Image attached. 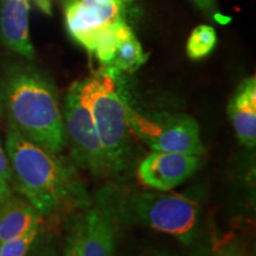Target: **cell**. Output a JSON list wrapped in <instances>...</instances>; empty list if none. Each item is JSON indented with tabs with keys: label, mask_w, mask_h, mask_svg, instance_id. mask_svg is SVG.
Listing matches in <instances>:
<instances>
[{
	"label": "cell",
	"mask_w": 256,
	"mask_h": 256,
	"mask_svg": "<svg viewBox=\"0 0 256 256\" xmlns=\"http://www.w3.org/2000/svg\"><path fill=\"white\" fill-rule=\"evenodd\" d=\"M6 152L16 186L40 214L84 194L72 166L30 142L12 124L6 134Z\"/></svg>",
	"instance_id": "obj_1"
},
{
	"label": "cell",
	"mask_w": 256,
	"mask_h": 256,
	"mask_svg": "<svg viewBox=\"0 0 256 256\" xmlns=\"http://www.w3.org/2000/svg\"><path fill=\"white\" fill-rule=\"evenodd\" d=\"M6 106L12 126L22 136L51 153L66 144L62 112L54 87L40 72L14 69L5 84Z\"/></svg>",
	"instance_id": "obj_2"
},
{
	"label": "cell",
	"mask_w": 256,
	"mask_h": 256,
	"mask_svg": "<svg viewBox=\"0 0 256 256\" xmlns=\"http://www.w3.org/2000/svg\"><path fill=\"white\" fill-rule=\"evenodd\" d=\"M115 70L104 66L98 75L82 81L96 132L107 160L110 174L126 168L130 154V106L115 83Z\"/></svg>",
	"instance_id": "obj_3"
},
{
	"label": "cell",
	"mask_w": 256,
	"mask_h": 256,
	"mask_svg": "<svg viewBox=\"0 0 256 256\" xmlns=\"http://www.w3.org/2000/svg\"><path fill=\"white\" fill-rule=\"evenodd\" d=\"M112 203L115 218L138 223L174 236L184 244L196 238L200 208L196 200L177 194L138 192Z\"/></svg>",
	"instance_id": "obj_4"
},
{
	"label": "cell",
	"mask_w": 256,
	"mask_h": 256,
	"mask_svg": "<svg viewBox=\"0 0 256 256\" xmlns=\"http://www.w3.org/2000/svg\"><path fill=\"white\" fill-rule=\"evenodd\" d=\"M130 132L152 151L174 152L200 156L203 142L198 122L186 114H142L130 108Z\"/></svg>",
	"instance_id": "obj_5"
},
{
	"label": "cell",
	"mask_w": 256,
	"mask_h": 256,
	"mask_svg": "<svg viewBox=\"0 0 256 256\" xmlns=\"http://www.w3.org/2000/svg\"><path fill=\"white\" fill-rule=\"evenodd\" d=\"M63 121L74 162L95 176L110 174L82 82L74 83L66 94Z\"/></svg>",
	"instance_id": "obj_6"
},
{
	"label": "cell",
	"mask_w": 256,
	"mask_h": 256,
	"mask_svg": "<svg viewBox=\"0 0 256 256\" xmlns=\"http://www.w3.org/2000/svg\"><path fill=\"white\" fill-rule=\"evenodd\" d=\"M64 6L69 32L90 54L102 34L124 20L120 0H66Z\"/></svg>",
	"instance_id": "obj_7"
},
{
	"label": "cell",
	"mask_w": 256,
	"mask_h": 256,
	"mask_svg": "<svg viewBox=\"0 0 256 256\" xmlns=\"http://www.w3.org/2000/svg\"><path fill=\"white\" fill-rule=\"evenodd\" d=\"M198 156L153 151L138 166V177L146 186L158 191L174 190L200 168Z\"/></svg>",
	"instance_id": "obj_8"
},
{
	"label": "cell",
	"mask_w": 256,
	"mask_h": 256,
	"mask_svg": "<svg viewBox=\"0 0 256 256\" xmlns=\"http://www.w3.org/2000/svg\"><path fill=\"white\" fill-rule=\"evenodd\" d=\"M112 203L102 202L89 211L72 238L75 256H114L115 228Z\"/></svg>",
	"instance_id": "obj_9"
},
{
	"label": "cell",
	"mask_w": 256,
	"mask_h": 256,
	"mask_svg": "<svg viewBox=\"0 0 256 256\" xmlns=\"http://www.w3.org/2000/svg\"><path fill=\"white\" fill-rule=\"evenodd\" d=\"M228 115L238 142L247 148L256 146V80H244L228 104Z\"/></svg>",
	"instance_id": "obj_10"
},
{
	"label": "cell",
	"mask_w": 256,
	"mask_h": 256,
	"mask_svg": "<svg viewBox=\"0 0 256 256\" xmlns=\"http://www.w3.org/2000/svg\"><path fill=\"white\" fill-rule=\"evenodd\" d=\"M28 0H6L0 14V31L10 49L32 60L34 50L28 37Z\"/></svg>",
	"instance_id": "obj_11"
},
{
	"label": "cell",
	"mask_w": 256,
	"mask_h": 256,
	"mask_svg": "<svg viewBox=\"0 0 256 256\" xmlns=\"http://www.w3.org/2000/svg\"><path fill=\"white\" fill-rule=\"evenodd\" d=\"M40 215L28 202L10 197L0 206V243L23 235L40 224Z\"/></svg>",
	"instance_id": "obj_12"
},
{
	"label": "cell",
	"mask_w": 256,
	"mask_h": 256,
	"mask_svg": "<svg viewBox=\"0 0 256 256\" xmlns=\"http://www.w3.org/2000/svg\"><path fill=\"white\" fill-rule=\"evenodd\" d=\"M147 60L148 55L144 52L142 44L132 32L130 36L120 42L107 68L115 72H133L145 64Z\"/></svg>",
	"instance_id": "obj_13"
},
{
	"label": "cell",
	"mask_w": 256,
	"mask_h": 256,
	"mask_svg": "<svg viewBox=\"0 0 256 256\" xmlns=\"http://www.w3.org/2000/svg\"><path fill=\"white\" fill-rule=\"evenodd\" d=\"M130 34H132V30L127 26L124 20L112 25L102 34L92 54H95V56L98 57L102 66H107L113 58L115 50H116L120 42L130 36Z\"/></svg>",
	"instance_id": "obj_14"
},
{
	"label": "cell",
	"mask_w": 256,
	"mask_h": 256,
	"mask_svg": "<svg viewBox=\"0 0 256 256\" xmlns=\"http://www.w3.org/2000/svg\"><path fill=\"white\" fill-rule=\"evenodd\" d=\"M216 32L209 25H200L191 32L186 44L188 56L191 60L206 57L216 46Z\"/></svg>",
	"instance_id": "obj_15"
},
{
	"label": "cell",
	"mask_w": 256,
	"mask_h": 256,
	"mask_svg": "<svg viewBox=\"0 0 256 256\" xmlns=\"http://www.w3.org/2000/svg\"><path fill=\"white\" fill-rule=\"evenodd\" d=\"M38 229L40 224L32 226L23 235L0 243V256H26L34 240L37 238Z\"/></svg>",
	"instance_id": "obj_16"
},
{
	"label": "cell",
	"mask_w": 256,
	"mask_h": 256,
	"mask_svg": "<svg viewBox=\"0 0 256 256\" xmlns=\"http://www.w3.org/2000/svg\"><path fill=\"white\" fill-rule=\"evenodd\" d=\"M12 174L8 156L5 154L0 144V206L12 197Z\"/></svg>",
	"instance_id": "obj_17"
},
{
	"label": "cell",
	"mask_w": 256,
	"mask_h": 256,
	"mask_svg": "<svg viewBox=\"0 0 256 256\" xmlns=\"http://www.w3.org/2000/svg\"><path fill=\"white\" fill-rule=\"evenodd\" d=\"M217 252H218V256H252L249 252H246L240 246L235 244V243L224 246V247L218 249Z\"/></svg>",
	"instance_id": "obj_18"
},
{
	"label": "cell",
	"mask_w": 256,
	"mask_h": 256,
	"mask_svg": "<svg viewBox=\"0 0 256 256\" xmlns=\"http://www.w3.org/2000/svg\"><path fill=\"white\" fill-rule=\"evenodd\" d=\"M194 256H218L216 249L209 248V247H202L194 252Z\"/></svg>",
	"instance_id": "obj_19"
},
{
	"label": "cell",
	"mask_w": 256,
	"mask_h": 256,
	"mask_svg": "<svg viewBox=\"0 0 256 256\" xmlns=\"http://www.w3.org/2000/svg\"><path fill=\"white\" fill-rule=\"evenodd\" d=\"M36 2L43 11H46V14H50V0H36Z\"/></svg>",
	"instance_id": "obj_20"
},
{
	"label": "cell",
	"mask_w": 256,
	"mask_h": 256,
	"mask_svg": "<svg viewBox=\"0 0 256 256\" xmlns=\"http://www.w3.org/2000/svg\"><path fill=\"white\" fill-rule=\"evenodd\" d=\"M66 256H75L74 255V249H72V242H69V246H68V248H66Z\"/></svg>",
	"instance_id": "obj_21"
},
{
	"label": "cell",
	"mask_w": 256,
	"mask_h": 256,
	"mask_svg": "<svg viewBox=\"0 0 256 256\" xmlns=\"http://www.w3.org/2000/svg\"><path fill=\"white\" fill-rule=\"evenodd\" d=\"M148 256H170V255L166 254V252H154V254H151Z\"/></svg>",
	"instance_id": "obj_22"
}]
</instances>
